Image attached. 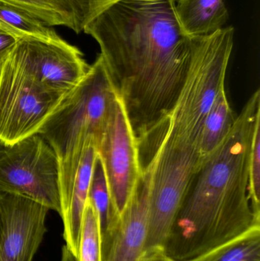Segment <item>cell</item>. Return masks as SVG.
<instances>
[{"label":"cell","mask_w":260,"mask_h":261,"mask_svg":"<svg viewBox=\"0 0 260 261\" xmlns=\"http://www.w3.org/2000/svg\"><path fill=\"white\" fill-rule=\"evenodd\" d=\"M71 21V29L76 33L84 28L105 9L119 0H53Z\"/></svg>","instance_id":"2e32d148"},{"label":"cell","mask_w":260,"mask_h":261,"mask_svg":"<svg viewBox=\"0 0 260 261\" xmlns=\"http://www.w3.org/2000/svg\"><path fill=\"white\" fill-rule=\"evenodd\" d=\"M97 152L105 169L111 199V220L103 232L106 234L122 216L142 173L138 142L117 91Z\"/></svg>","instance_id":"5b68a950"},{"label":"cell","mask_w":260,"mask_h":261,"mask_svg":"<svg viewBox=\"0 0 260 261\" xmlns=\"http://www.w3.org/2000/svg\"><path fill=\"white\" fill-rule=\"evenodd\" d=\"M183 261H260V227L205 254Z\"/></svg>","instance_id":"5bb4252c"},{"label":"cell","mask_w":260,"mask_h":261,"mask_svg":"<svg viewBox=\"0 0 260 261\" xmlns=\"http://www.w3.org/2000/svg\"><path fill=\"white\" fill-rule=\"evenodd\" d=\"M61 261H76V257L69 251L68 248L64 246L62 251V258Z\"/></svg>","instance_id":"7402d4cb"},{"label":"cell","mask_w":260,"mask_h":261,"mask_svg":"<svg viewBox=\"0 0 260 261\" xmlns=\"http://www.w3.org/2000/svg\"><path fill=\"white\" fill-rule=\"evenodd\" d=\"M0 29L17 40L37 38L54 40L61 38L51 27L21 8L0 0Z\"/></svg>","instance_id":"4fadbf2b"},{"label":"cell","mask_w":260,"mask_h":261,"mask_svg":"<svg viewBox=\"0 0 260 261\" xmlns=\"http://www.w3.org/2000/svg\"><path fill=\"white\" fill-rule=\"evenodd\" d=\"M83 32L100 47L139 144L174 108L189 73L195 38L182 29L176 0H119Z\"/></svg>","instance_id":"6da1fadb"},{"label":"cell","mask_w":260,"mask_h":261,"mask_svg":"<svg viewBox=\"0 0 260 261\" xmlns=\"http://www.w3.org/2000/svg\"><path fill=\"white\" fill-rule=\"evenodd\" d=\"M102 225L99 214L87 199L82 217L80 242L76 261H103Z\"/></svg>","instance_id":"9a60e30c"},{"label":"cell","mask_w":260,"mask_h":261,"mask_svg":"<svg viewBox=\"0 0 260 261\" xmlns=\"http://www.w3.org/2000/svg\"><path fill=\"white\" fill-rule=\"evenodd\" d=\"M175 261H177V260H175Z\"/></svg>","instance_id":"d4e9b609"},{"label":"cell","mask_w":260,"mask_h":261,"mask_svg":"<svg viewBox=\"0 0 260 261\" xmlns=\"http://www.w3.org/2000/svg\"><path fill=\"white\" fill-rule=\"evenodd\" d=\"M1 73H2V65L0 64V78H1Z\"/></svg>","instance_id":"cb8c5ba5"},{"label":"cell","mask_w":260,"mask_h":261,"mask_svg":"<svg viewBox=\"0 0 260 261\" xmlns=\"http://www.w3.org/2000/svg\"><path fill=\"white\" fill-rule=\"evenodd\" d=\"M3 230L0 261H33L47 228L49 208L21 195L0 192Z\"/></svg>","instance_id":"ba28073f"},{"label":"cell","mask_w":260,"mask_h":261,"mask_svg":"<svg viewBox=\"0 0 260 261\" xmlns=\"http://www.w3.org/2000/svg\"><path fill=\"white\" fill-rule=\"evenodd\" d=\"M149 173L141 176L114 228L103 236V261H143L147 254L150 207Z\"/></svg>","instance_id":"9c48e42d"},{"label":"cell","mask_w":260,"mask_h":261,"mask_svg":"<svg viewBox=\"0 0 260 261\" xmlns=\"http://www.w3.org/2000/svg\"><path fill=\"white\" fill-rule=\"evenodd\" d=\"M0 192L30 198L61 216L59 161L38 134L14 143L0 140Z\"/></svg>","instance_id":"277c9868"},{"label":"cell","mask_w":260,"mask_h":261,"mask_svg":"<svg viewBox=\"0 0 260 261\" xmlns=\"http://www.w3.org/2000/svg\"><path fill=\"white\" fill-rule=\"evenodd\" d=\"M88 199L99 214L103 234L111 220V205L108 181L99 154H97L93 165Z\"/></svg>","instance_id":"e0dca14e"},{"label":"cell","mask_w":260,"mask_h":261,"mask_svg":"<svg viewBox=\"0 0 260 261\" xmlns=\"http://www.w3.org/2000/svg\"><path fill=\"white\" fill-rule=\"evenodd\" d=\"M143 261H175V259L169 255L166 248L152 247L147 249Z\"/></svg>","instance_id":"44dd1931"},{"label":"cell","mask_w":260,"mask_h":261,"mask_svg":"<svg viewBox=\"0 0 260 261\" xmlns=\"http://www.w3.org/2000/svg\"><path fill=\"white\" fill-rule=\"evenodd\" d=\"M97 154V150L94 145H89L84 150L68 205L61 216L64 222L65 246L76 259L80 242L84 210L88 199L93 165Z\"/></svg>","instance_id":"30bf717a"},{"label":"cell","mask_w":260,"mask_h":261,"mask_svg":"<svg viewBox=\"0 0 260 261\" xmlns=\"http://www.w3.org/2000/svg\"><path fill=\"white\" fill-rule=\"evenodd\" d=\"M3 222L1 210H0V247H1L2 238H3Z\"/></svg>","instance_id":"603a6c76"},{"label":"cell","mask_w":260,"mask_h":261,"mask_svg":"<svg viewBox=\"0 0 260 261\" xmlns=\"http://www.w3.org/2000/svg\"><path fill=\"white\" fill-rule=\"evenodd\" d=\"M248 193L252 210L260 218V117L256 121L250 149Z\"/></svg>","instance_id":"d6986e66"},{"label":"cell","mask_w":260,"mask_h":261,"mask_svg":"<svg viewBox=\"0 0 260 261\" xmlns=\"http://www.w3.org/2000/svg\"><path fill=\"white\" fill-rule=\"evenodd\" d=\"M115 93L99 55L82 81L63 98L38 132L59 161L61 214L68 205L84 150L89 145L97 150Z\"/></svg>","instance_id":"3957f363"},{"label":"cell","mask_w":260,"mask_h":261,"mask_svg":"<svg viewBox=\"0 0 260 261\" xmlns=\"http://www.w3.org/2000/svg\"><path fill=\"white\" fill-rule=\"evenodd\" d=\"M237 116L229 103L224 86L214 99L205 120L200 144L199 167L224 142L233 128Z\"/></svg>","instance_id":"7c38bea8"},{"label":"cell","mask_w":260,"mask_h":261,"mask_svg":"<svg viewBox=\"0 0 260 261\" xmlns=\"http://www.w3.org/2000/svg\"><path fill=\"white\" fill-rule=\"evenodd\" d=\"M6 61L46 88L63 96L82 81L90 67L82 52L61 38H21Z\"/></svg>","instance_id":"52a82bcc"},{"label":"cell","mask_w":260,"mask_h":261,"mask_svg":"<svg viewBox=\"0 0 260 261\" xmlns=\"http://www.w3.org/2000/svg\"><path fill=\"white\" fill-rule=\"evenodd\" d=\"M21 8L49 27L66 26L71 29V22L65 12L53 0H4Z\"/></svg>","instance_id":"ac0fdd59"},{"label":"cell","mask_w":260,"mask_h":261,"mask_svg":"<svg viewBox=\"0 0 260 261\" xmlns=\"http://www.w3.org/2000/svg\"><path fill=\"white\" fill-rule=\"evenodd\" d=\"M18 40L0 29V64L7 59Z\"/></svg>","instance_id":"ffe728a7"},{"label":"cell","mask_w":260,"mask_h":261,"mask_svg":"<svg viewBox=\"0 0 260 261\" xmlns=\"http://www.w3.org/2000/svg\"><path fill=\"white\" fill-rule=\"evenodd\" d=\"M259 117L258 89L228 136L194 176L174 225L178 261L190 260L260 227L248 193L250 149Z\"/></svg>","instance_id":"7a4b0ae2"},{"label":"cell","mask_w":260,"mask_h":261,"mask_svg":"<svg viewBox=\"0 0 260 261\" xmlns=\"http://www.w3.org/2000/svg\"><path fill=\"white\" fill-rule=\"evenodd\" d=\"M176 12L183 32L192 38L212 35L229 19L224 0H179Z\"/></svg>","instance_id":"8fae6325"},{"label":"cell","mask_w":260,"mask_h":261,"mask_svg":"<svg viewBox=\"0 0 260 261\" xmlns=\"http://www.w3.org/2000/svg\"><path fill=\"white\" fill-rule=\"evenodd\" d=\"M64 96L6 60L0 78V140L14 143L38 134Z\"/></svg>","instance_id":"8992f818"}]
</instances>
